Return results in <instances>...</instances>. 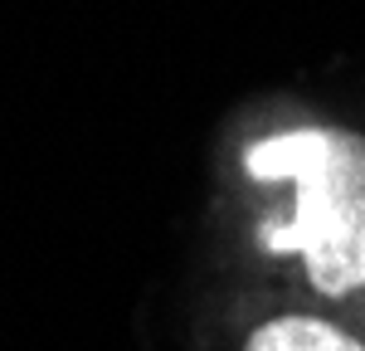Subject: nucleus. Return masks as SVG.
Wrapping results in <instances>:
<instances>
[{
	"mask_svg": "<svg viewBox=\"0 0 365 351\" xmlns=\"http://www.w3.org/2000/svg\"><path fill=\"white\" fill-rule=\"evenodd\" d=\"M253 180L292 185V220L268 230V249L302 254L327 297L365 288V137L341 127H292L249 151Z\"/></svg>",
	"mask_w": 365,
	"mask_h": 351,
	"instance_id": "obj_1",
	"label": "nucleus"
},
{
	"mask_svg": "<svg viewBox=\"0 0 365 351\" xmlns=\"http://www.w3.org/2000/svg\"><path fill=\"white\" fill-rule=\"evenodd\" d=\"M244 351H365V347L331 322L307 317V312H287V317L253 327Z\"/></svg>",
	"mask_w": 365,
	"mask_h": 351,
	"instance_id": "obj_2",
	"label": "nucleus"
}]
</instances>
